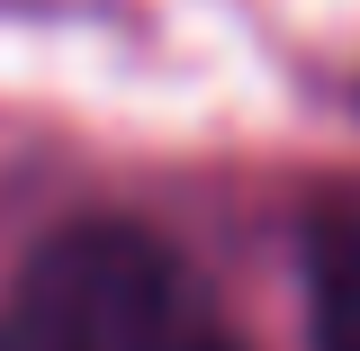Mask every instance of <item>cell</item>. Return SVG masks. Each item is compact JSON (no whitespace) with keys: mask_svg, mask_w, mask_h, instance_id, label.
I'll return each instance as SVG.
<instances>
[{"mask_svg":"<svg viewBox=\"0 0 360 351\" xmlns=\"http://www.w3.org/2000/svg\"><path fill=\"white\" fill-rule=\"evenodd\" d=\"M198 333V298L135 225L54 234L18 298V351H189Z\"/></svg>","mask_w":360,"mask_h":351,"instance_id":"6da1fadb","label":"cell"},{"mask_svg":"<svg viewBox=\"0 0 360 351\" xmlns=\"http://www.w3.org/2000/svg\"><path fill=\"white\" fill-rule=\"evenodd\" d=\"M307 279H315V343L324 351H360V225L352 217L315 225Z\"/></svg>","mask_w":360,"mask_h":351,"instance_id":"7a4b0ae2","label":"cell"},{"mask_svg":"<svg viewBox=\"0 0 360 351\" xmlns=\"http://www.w3.org/2000/svg\"><path fill=\"white\" fill-rule=\"evenodd\" d=\"M189 351H243V343H234V333H217V324H207V333H198V343H189Z\"/></svg>","mask_w":360,"mask_h":351,"instance_id":"3957f363","label":"cell"}]
</instances>
